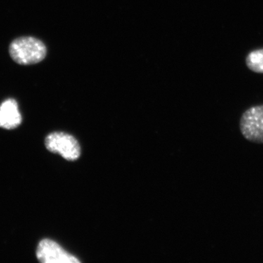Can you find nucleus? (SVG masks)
<instances>
[{"label": "nucleus", "mask_w": 263, "mask_h": 263, "mask_svg": "<svg viewBox=\"0 0 263 263\" xmlns=\"http://www.w3.org/2000/svg\"><path fill=\"white\" fill-rule=\"evenodd\" d=\"M9 53L12 60L18 65H35L44 60L47 48L46 45L37 38L21 37L10 43Z\"/></svg>", "instance_id": "obj_1"}, {"label": "nucleus", "mask_w": 263, "mask_h": 263, "mask_svg": "<svg viewBox=\"0 0 263 263\" xmlns=\"http://www.w3.org/2000/svg\"><path fill=\"white\" fill-rule=\"evenodd\" d=\"M239 126L245 139L263 144V105H254L243 112Z\"/></svg>", "instance_id": "obj_2"}, {"label": "nucleus", "mask_w": 263, "mask_h": 263, "mask_svg": "<svg viewBox=\"0 0 263 263\" xmlns=\"http://www.w3.org/2000/svg\"><path fill=\"white\" fill-rule=\"evenodd\" d=\"M45 143L48 151L60 154L65 160L75 161L80 157V144L71 135L61 132L51 133L46 137Z\"/></svg>", "instance_id": "obj_3"}, {"label": "nucleus", "mask_w": 263, "mask_h": 263, "mask_svg": "<svg viewBox=\"0 0 263 263\" xmlns=\"http://www.w3.org/2000/svg\"><path fill=\"white\" fill-rule=\"evenodd\" d=\"M36 255L38 260L43 263H79L77 257L66 252L57 242L43 239L40 242Z\"/></svg>", "instance_id": "obj_4"}, {"label": "nucleus", "mask_w": 263, "mask_h": 263, "mask_svg": "<svg viewBox=\"0 0 263 263\" xmlns=\"http://www.w3.org/2000/svg\"><path fill=\"white\" fill-rule=\"evenodd\" d=\"M18 103L13 99L5 100L0 105V127L5 129H14L22 123Z\"/></svg>", "instance_id": "obj_5"}, {"label": "nucleus", "mask_w": 263, "mask_h": 263, "mask_svg": "<svg viewBox=\"0 0 263 263\" xmlns=\"http://www.w3.org/2000/svg\"><path fill=\"white\" fill-rule=\"evenodd\" d=\"M249 70L257 73H263V48L251 51L246 58Z\"/></svg>", "instance_id": "obj_6"}]
</instances>
